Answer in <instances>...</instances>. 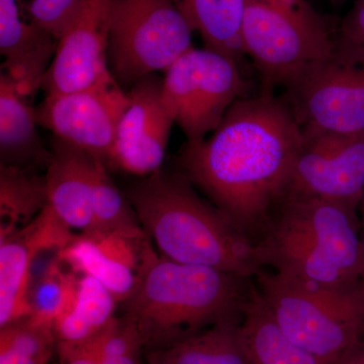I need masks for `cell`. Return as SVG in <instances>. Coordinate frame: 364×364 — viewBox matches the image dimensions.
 <instances>
[{
	"instance_id": "6da1fadb",
	"label": "cell",
	"mask_w": 364,
	"mask_h": 364,
	"mask_svg": "<svg viewBox=\"0 0 364 364\" xmlns=\"http://www.w3.org/2000/svg\"><path fill=\"white\" fill-rule=\"evenodd\" d=\"M305 144L287 100L263 91L240 98L207 138L186 142L182 176L255 243L284 200Z\"/></svg>"
},
{
	"instance_id": "7a4b0ae2",
	"label": "cell",
	"mask_w": 364,
	"mask_h": 364,
	"mask_svg": "<svg viewBox=\"0 0 364 364\" xmlns=\"http://www.w3.org/2000/svg\"><path fill=\"white\" fill-rule=\"evenodd\" d=\"M124 195L144 231L165 258L251 279L263 269L255 243L181 172L136 177Z\"/></svg>"
},
{
	"instance_id": "3957f363",
	"label": "cell",
	"mask_w": 364,
	"mask_h": 364,
	"mask_svg": "<svg viewBox=\"0 0 364 364\" xmlns=\"http://www.w3.org/2000/svg\"><path fill=\"white\" fill-rule=\"evenodd\" d=\"M252 286L245 277L176 262L154 250L136 291L121 305L123 316L138 328L146 351L219 323L241 321Z\"/></svg>"
},
{
	"instance_id": "277c9868",
	"label": "cell",
	"mask_w": 364,
	"mask_h": 364,
	"mask_svg": "<svg viewBox=\"0 0 364 364\" xmlns=\"http://www.w3.org/2000/svg\"><path fill=\"white\" fill-rule=\"evenodd\" d=\"M356 207L286 196L255 242L263 267L289 279L345 287L360 282L364 241Z\"/></svg>"
},
{
	"instance_id": "5b68a950",
	"label": "cell",
	"mask_w": 364,
	"mask_h": 364,
	"mask_svg": "<svg viewBox=\"0 0 364 364\" xmlns=\"http://www.w3.org/2000/svg\"><path fill=\"white\" fill-rule=\"evenodd\" d=\"M258 291L282 333L318 364H343L364 342V289L320 286L262 270Z\"/></svg>"
},
{
	"instance_id": "8992f818",
	"label": "cell",
	"mask_w": 364,
	"mask_h": 364,
	"mask_svg": "<svg viewBox=\"0 0 364 364\" xmlns=\"http://www.w3.org/2000/svg\"><path fill=\"white\" fill-rule=\"evenodd\" d=\"M337 28L306 0H245L242 47L263 91L287 90L331 58Z\"/></svg>"
},
{
	"instance_id": "52a82bcc",
	"label": "cell",
	"mask_w": 364,
	"mask_h": 364,
	"mask_svg": "<svg viewBox=\"0 0 364 364\" xmlns=\"http://www.w3.org/2000/svg\"><path fill=\"white\" fill-rule=\"evenodd\" d=\"M193 33L172 0H114L107 53L112 77L129 91L166 71L193 48Z\"/></svg>"
},
{
	"instance_id": "ba28073f",
	"label": "cell",
	"mask_w": 364,
	"mask_h": 364,
	"mask_svg": "<svg viewBox=\"0 0 364 364\" xmlns=\"http://www.w3.org/2000/svg\"><path fill=\"white\" fill-rule=\"evenodd\" d=\"M243 90L238 62L191 48L164 72L162 100L186 142H198L219 127Z\"/></svg>"
},
{
	"instance_id": "9c48e42d",
	"label": "cell",
	"mask_w": 364,
	"mask_h": 364,
	"mask_svg": "<svg viewBox=\"0 0 364 364\" xmlns=\"http://www.w3.org/2000/svg\"><path fill=\"white\" fill-rule=\"evenodd\" d=\"M287 91L304 136L364 133V62L335 50Z\"/></svg>"
},
{
	"instance_id": "30bf717a",
	"label": "cell",
	"mask_w": 364,
	"mask_h": 364,
	"mask_svg": "<svg viewBox=\"0 0 364 364\" xmlns=\"http://www.w3.org/2000/svg\"><path fill=\"white\" fill-rule=\"evenodd\" d=\"M130 104L116 81L68 93L47 95L35 107L37 123L91 156L109 161L117 126Z\"/></svg>"
},
{
	"instance_id": "8fae6325",
	"label": "cell",
	"mask_w": 364,
	"mask_h": 364,
	"mask_svg": "<svg viewBox=\"0 0 364 364\" xmlns=\"http://www.w3.org/2000/svg\"><path fill=\"white\" fill-rule=\"evenodd\" d=\"M363 195L364 133L305 136L286 196L323 198L358 207Z\"/></svg>"
},
{
	"instance_id": "7c38bea8",
	"label": "cell",
	"mask_w": 364,
	"mask_h": 364,
	"mask_svg": "<svg viewBox=\"0 0 364 364\" xmlns=\"http://www.w3.org/2000/svg\"><path fill=\"white\" fill-rule=\"evenodd\" d=\"M112 4L114 0H83L43 80L41 90L46 95L116 81L107 58Z\"/></svg>"
},
{
	"instance_id": "4fadbf2b",
	"label": "cell",
	"mask_w": 364,
	"mask_h": 364,
	"mask_svg": "<svg viewBox=\"0 0 364 364\" xmlns=\"http://www.w3.org/2000/svg\"><path fill=\"white\" fill-rule=\"evenodd\" d=\"M158 73L141 79L128 91L130 104L117 126L107 168L136 177L162 168L174 124L162 100Z\"/></svg>"
},
{
	"instance_id": "5bb4252c",
	"label": "cell",
	"mask_w": 364,
	"mask_h": 364,
	"mask_svg": "<svg viewBox=\"0 0 364 364\" xmlns=\"http://www.w3.org/2000/svg\"><path fill=\"white\" fill-rule=\"evenodd\" d=\"M155 249L143 228L75 234L58 258L78 275L100 282L122 304L136 291Z\"/></svg>"
},
{
	"instance_id": "9a60e30c",
	"label": "cell",
	"mask_w": 364,
	"mask_h": 364,
	"mask_svg": "<svg viewBox=\"0 0 364 364\" xmlns=\"http://www.w3.org/2000/svg\"><path fill=\"white\" fill-rule=\"evenodd\" d=\"M74 236L49 205L26 226L0 234V327L30 314L28 293L36 258L58 253Z\"/></svg>"
},
{
	"instance_id": "2e32d148",
	"label": "cell",
	"mask_w": 364,
	"mask_h": 364,
	"mask_svg": "<svg viewBox=\"0 0 364 364\" xmlns=\"http://www.w3.org/2000/svg\"><path fill=\"white\" fill-rule=\"evenodd\" d=\"M21 0H0L2 72L23 97H32L56 56L60 41L21 11Z\"/></svg>"
},
{
	"instance_id": "e0dca14e",
	"label": "cell",
	"mask_w": 364,
	"mask_h": 364,
	"mask_svg": "<svg viewBox=\"0 0 364 364\" xmlns=\"http://www.w3.org/2000/svg\"><path fill=\"white\" fill-rule=\"evenodd\" d=\"M50 149L52 159L45 173L48 205L72 231H92V172L97 158L56 136Z\"/></svg>"
},
{
	"instance_id": "ac0fdd59",
	"label": "cell",
	"mask_w": 364,
	"mask_h": 364,
	"mask_svg": "<svg viewBox=\"0 0 364 364\" xmlns=\"http://www.w3.org/2000/svg\"><path fill=\"white\" fill-rule=\"evenodd\" d=\"M35 107L26 102L13 79L0 75V165L47 169L52 151L39 135Z\"/></svg>"
},
{
	"instance_id": "d6986e66",
	"label": "cell",
	"mask_w": 364,
	"mask_h": 364,
	"mask_svg": "<svg viewBox=\"0 0 364 364\" xmlns=\"http://www.w3.org/2000/svg\"><path fill=\"white\" fill-rule=\"evenodd\" d=\"M241 321H227L161 348L145 351L147 364H251Z\"/></svg>"
},
{
	"instance_id": "ffe728a7",
	"label": "cell",
	"mask_w": 364,
	"mask_h": 364,
	"mask_svg": "<svg viewBox=\"0 0 364 364\" xmlns=\"http://www.w3.org/2000/svg\"><path fill=\"white\" fill-rule=\"evenodd\" d=\"M240 331L251 364H318L279 329L255 284L244 306Z\"/></svg>"
},
{
	"instance_id": "44dd1931",
	"label": "cell",
	"mask_w": 364,
	"mask_h": 364,
	"mask_svg": "<svg viewBox=\"0 0 364 364\" xmlns=\"http://www.w3.org/2000/svg\"><path fill=\"white\" fill-rule=\"evenodd\" d=\"M205 48L240 62L245 0H172Z\"/></svg>"
},
{
	"instance_id": "7402d4cb",
	"label": "cell",
	"mask_w": 364,
	"mask_h": 364,
	"mask_svg": "<svg viewBox=\"0 0 364 364\" xmlns=\"http://www.w3.org/2000/svg\"><path fill=\"white\" fill-rule=\"evenodd\" d=\"M117 304L114 296L97 279L78 275L73 301L54 324L57 341L73 345L90 343L116 317Z\"/></svg>"
},
{
	"instance_id": "603a6c76",
	"label": "cell",
	"mask_w": 364,
	"mask_h": 364,
	"mask_svg": "<svg viewBox=\"0 0 364 364\" xmlns=\"http://www.w3.org/2000/svg\"><path fill=\"white\" fill-rule=\"evenodd\" d=\"M48 203L47 181L39 170L0 165V234L26 226Z\"/></svg>"
},
{
	"instance_id": "cb8c5ba5",
	"label": "cell",
	"mask_w": 364,
	"mask_h": 364,
	"mask_svg": "<svg viewBox=\"0 0 364 364\" xmlns=\"http://www.w3.org/2000/svg\"><path fill=\"white\" fill-rule=\"evenodd\" d=\"M57 346L54 328L32 316L0 327V364H48Z\"/></svg>"
},
{
	"instance_id": "d4e9b609",
	"label": "cell",
	"mask_w": 364,
	"mask_h": 364,
	"mask_svg": "<svg viewBox=\"0 0 364 364\" xmlns=\"http://www.w3.org/2000/svg\"><path fill=\"white\" fill-rule=\"evenodd\" d=\"M77 280L78 274L69 269L58 255L53 257L39 277L31 282L28 315L54 328L73 301Z\"/></svg>"
},
{
	"instance_id": "484cf974",
	"label": "cell",
	"mask_w": 364,
	"mask_h": 364,
	"mask_svg": "<svg viewBox=\"0 0 364 364\" xmlns=\"http://www.w3.org/2000/svg\"><path fill=\"white\" fill-rule=\"evenodd\" d=\"M92 186V231H130L142 228L130 200L112 181L105 163L98 159L93 165Z\"/></svg>"
},
{
	"instance_id": "4316f807",
	"label": "cell",
	"mask_w": 364,
	"mask_h": 364,
	"mask_svg": "<svg viewBox=\"0 0 364 364\" xmlns=\"http://www.w3.org/2000/svg\"><path fill=\"white\" fill-rule=\"evenodd\" d=\"M100 364H147L145 345L136 325L122 315L90 342Z\"/></svg>"
},
{
	"instance_id": "83f0119b",
	"label": "cell",
	"mask_w": 364,
	"mask_h": 364,
	"mask_svg": "<svg viewBox=\"0 0 364 364\" xmlns=\"http://www.w3.org/2000/svg\"><path fill=\"white\" fill-rule=\"evenodd\" d=\"M335 50L364 62V0H358L337 26Z\"/></svg>"
},
{
	"instance_id": "f1b7e54d",
	"label": "cell",
	"mask_w": 364,
	"mask_h": 364,
	"mask_svg": "<svg viewBox=\"0 0 364 364\" xmlns=\"http://www.w3.org/2000/svg\"><path fill=\"white\" fill-rule=\"evenodd\" d=\"M83 0H30L26 9L33 20L51 30H62L76 16Z\"/></svg>"
},
{
	"instance_id": "f546056e",
	"label": "cell",
	"mask_w": 364,
	"mask_h": 364,
	"mask_svg": "<svg viewBox=\"0 0 364 364\" xmlns=\"http://www.w3.org/2000/svg\"><path fill=\"white\" fill-rule=\"evenodd\" d=\"M57 356L59 364H100L90 343H58Z\"/></svg>"
},
{
	"instance_id": "4dcf8cb0",
	"label": "cell",
	"mask_w": 364,
	"mask_h": 364,
	"mask_svg": "<svg viewBox=\"0 0 364 364\" xmlns=\"http://www.w3.org/2000/svg\"><path fill=\"white\" fill-rule=\"evenodd\" d=\"M343 364H364V342Z\"/></svg>"
},
{
	"instance_id": "1f68e13d",
	"label": "cell",
	"mask_w": 364,
	"mask_h": 364,
	"mask_svg": "<svg viewBox=\"0 0 364 364\" xmlns=\"http://www.w3.org/2000/svg\"><path fill=\"white\" fill-rule=\"evenodd\" d=\"M360 282H361V286H363V289H364V262H363V272H361Z\"/></svg>"
},
{
	"instance_id": "d6a6232c",
	"label": "cell",
	"mask_w": 364,
	"mask_h": 364,
	"mask_svg": "<svg viewBox=\"0 0 364 364\" xmlns=\"http://www.w3.org/2000/svg\"><path fill=\"white\" fill-rule=\"evenodd\" d=\"M332 1L335 2V4H339V2L347 1V0H332Z\"/></svg>"
},
{
	"instance_id": "836d02e7",
	"label": "cell",
	"mask_w": 364,
	"mask_h": 364,
	"mask_svg": "<svg viewBox=\"0 0 364 364\" xmlns=\"http://www.w3.org/2000/svg\"><path fill=\"white\" fill-rule=\"evenodd\" d=\"M363 226L364 227V202L363 205Z\"/></svg>"
}]
</instances>
